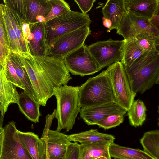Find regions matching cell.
Segmentation results:
<instances>
[{"label": "cell", "instance_id": "obj_1", "mask_svg": "<svg viewBox=\"0 0 159 159\" xmlns=\"http://www.w3.org/2000/svg\"><path fill=\"white\" fill-rule=\"evenodd\" d=\"M19 55L40 105L46 106L48 100L53 96L55 87L67 84L72 78L63 58L30 54Z\"/></svg>", "mask_w": 159, "mask_h": 159}, {"label": "cell", "instance_id": "obj_2", "mask_svg": "<svg viewBox=\"0 0 159 159\" xmlns=\"http://www.w3.org/2000/svg\"><path fill=\"white\" fill-rule=\"evenodd\" d=\"M124 67L133 92L143 93L159 83L158 48L146 52Z\"/></svg>", "mask_w": 159, "mask_h": 159}, {"label": "cell", "instance_id": "obj_3", "mask_svg": "<svg viewBox=\"0 0 159 159\" xmlns=\"http://www.w3.org/2000/svg\"><path fill=\"white\" fill-rule=\"evenodd\" d=\"M79 87L66 84L54 88L53 95L57 102L55 117L58 121L56 131L60 132L65 129L69 132L73 128L81 108Z\"/></svg>", "mask_w": 159, "mask_h": 159}, {"label": "cell", "instance_id": "obj_4", "mask_svg": "<svg viewBox=\"0 0 159 159\" xmlns=\"http://www.w3.org/2000/svg\"><path fill=\"white\" fill-rule=\"evenodd\" d=\"M79 102L81 108L116 102L109 76L106 70L89 78L79 87Z\"/></svg>", "mask_w": 159, "mask_h": 159}, {"label": "cell", "instance_id": "obj_5", "mask_svg": "<svg viewBox=\"0 0 159 159\" xmlns=\"http://www.w3.org/2000/svg\"><path fill=\"white\" fill-rule=\"evenodd\" d=\"M91 21L88 14L70 10L45 22L48 48L55 39L61 36L86 25Z\"/></svg>", "mask_w": 159, "mask_h": 159}, {"label": "cell", "instance_id": "obj_6", "mask_svg": "<svg viewBox=\"0 0 159 159\" xmlns=\"http://www.w3.org/2000/svg\"><path fill=\"white\" fill-rule=\"evenodd\" d=\"M111 83L116 102L127 111L136 94L132 91L124 66L121 61L114 63L106 70Z\"/></svg>", "mask_w": 159, "mask_h": 159}, {"label": "cell", "instance_id": "obj_7", "mask_svg": "<svg viewBox=\"0 0 159 159\" xmlns=\"http://www.w3.org/2000/svg\"><path fill=\"white\" fill-rule=\"evenodd\" d=\"M125 42L124 39L114 40L110 39L97 41L86 47L101 70L121 61Z\"/></svg>", "mask_w": 159, "mask_h": 159}, {"label": "cell", "instance_id": "obj_8", "mask_svg": "<svg viewBox=\"0 0 159 159\" xmlns=\"http://www.w3.org/2000/svg\"><path fill=\"white\" fill-rule=\"evenodd\" d=\"M91 32L90 25H86L61 36L49 45L46 56L63 58L84 45Z\"/></svg>", "mask_w": 159, "mask_h": 159}, {"label": "cell", "instance_id": "obj_9", "mask_svg": "<svg viewBox=\"0 0 159 159\" xmlns=\"http://www.w3.org/2000/svg\"><path fill=\"white\" fill-rule=\"evenodd\" d=\"M63 59L67 69L73 75L84 76L101 70L85 45L68 54Z\"/></svg>", "mask_w": 159, "mask_h": 159}, {"label": "cell", "instance_id": "obj_10", "mask_svg": "<svg viewBox=\"0 0 159 159\" xmlns=\"http://www.w3.org/2000/svg\"><path fill=\"white\" fill-rule=\"evenodd\" d=\"M17 130L14 121L3 128L0 159H33L20 143Z\"/></svg>", "mask_w": 159, "mask_h": 159}, {"label": "cell", "instance_id": "obj_11", "mask_svg": "<svg viewBox=\"0 0 159 159\" xmlns=\"http://www.w3.org/2000/svg\"><path fill=\"white\" fill-rule=\"evenodd\" d=\"M116 30V33L122 36L125 40L143 31L159 35V30L153 26L149 20L137 16L126 10Z\"/></svg>", "mask_w": 159, "mask_h": 159}, {"label": "cell", "instance_id": "obj_12", "mask_svg": "<svg viewBox=\"0 0 159 159\" xmlns=\"http://www.w3.org/2000/svg\"><path fill=\"white\" fill-rule=\"evenodd\" d=\"M127 110L116 102H111L85 108H81L80 117L88 125H96L99 121L113 115L124 116Z\"/></svg>", "mask_w": 159, "mask_h": 159}, {"label": "cell", "instance_id": "obj_13", "mask_svg": "<svg viewBox=\"0 0 159 159\" xmlns=\"http://www.w3.org/2000/svg\"><path fill=\"white\" fill-rule=\"evenodd\" d=\"M45 141L49 159H64L68 146L71 143L69 135L56 130H49Z\"/></svg>", "mask_w": 159, "mask_h": 159}, {"label": "cell", "instance_id": "obj_14", "mask_svg": "<svg viewBox=\"0 0 159 159\" xmlns=\"http://www.w3.org/2000/svg\"><path fill=\"white\" fill-rule=\"evenodd\" d=\"M30 34L27 39L30 54L34 56H46L48 49L45 22L30 24Z\"/></svg>", "mask_w": 159, "mask_h": 159}, {"label": "cell", "instance_id": "obj_15", "mask_svg": "<svg viewBox=\"0 0 159 159\" xmlns=\"http://www.w3.org/2000/svg\"><path fill=\"white\" fill-rule=\"evenodd\" d=\"M17 133L20 143L33 159H46L47 148L44 140L32 132L17 130Z\"/></svg>", "mask_w": 159, "mask_h": 159}, {"label": "cell", "instance_id": "obj_16", "mask_svg": "<svg viewBox=\"0 0 159 159\" xmlns=\"http://www.w3.org/2000/svg\"><path fill=\"white\" fill-rule=\"evenodd\" d=\"M25 2L26 23L45 22L52 8L49 0H25Z\"/></svg>", "mask_w": 159, "mask_h": 159}, {"label": "cell", "instance_id": "obj_17", "mask_svg": "<svg viewBox=\"0 0 159 159\" xmlns=\"http://www.w3.org/2000/svg\"><path fill=\"white\" fill-rule=\"evenodd\" d=\"M126 11L148 20L159 8V0H124Z\"/></svg>", "mask_w": 159, "mask_h": 159}, {"label": "cell", "instance_id": "obj_18", "mask_svg": "<svg viewBox=\"0 0 159 159\" xmlns=\"http://www.w3.org/2000/svg\"><path fill=\"white\" fill-rule=\"evenodd\" d=\"M19 94L16 87L7 80L4 68L0 65V105L4 114L10 104H17Z\"/></svg>", "mask_w": 159, "mask_h": 159}, {"label": "cell", "instance_id": "obj_19", "mask_svg": "<svg viewBox=\"0 0 159 159\" xmlns=\"http://www.w3.org/2000/svg\"><path fill=\"white\" fill-rule=\"evenodd\" d=\"M17 104L20 111L29 120L35 123L39 122L41 115L40 105L35 98L23 91L19 94Z\"/></svg>", "mask_w": 159, "mask_h": 159}, {"label": "cell", "instance_id": "obj_20", "mask_svg": "<svg viewBox=\"0 0 159 159\" xmlns=\"http://www.w3.org/2000/svg\"><path fill=\"white\" fill-rule=\"evenodd\" d=\"M111 143L99 141L79 144L80 159H95L101 157L111 159L109 147Z\"/></svg>", "mask_w": 159, "mask_h": 159}, {"label": "cell", "instance_id": "obj_21", "mask_svg": "<svg viewBox=\"0 0 159 159\" xmlns=\"http://www.w3.org/2000/svg\"><path fill=\"white\" fill-rule=\"evenodd\" d=\"M126 11L124 0H108L102 9L103 17L109 19L112 25L109 30L117 29Z\"/></svg>", "mask_w": 159, "mask_h": 159}, {"label": "cell", "instance_id": "obj_22", "mask_svg": "<svg viewBox=\"0 0 159 159\" xmlns=\"http://www.w3.org/2000/svg\"><path fill=\"white\" fill-rule=\"evenodd\" d=\"M111 157L116 159H154L143 150L122 146L114 143L109 147Z\"/></svg>", "mask_w": 159, "mask_h": 159}, {"label": "cell", "instance_id": "obj_23", "mask_svg": "<svg viewBox=\"0 0 159 159\" xmlns=\"http://www.w3.org/2000/svg\"><path fill=\"white\" fill-rule=\"evenodd\" d=\"M70 140L79 142L81 144L99 141L114 142V136L111 134L99 132L97 129H91L69 135Z\"/></svg>", "mask_w": 159, "mask_h": 159}, {"label": "cell", "instance_id": "obj_24", "mask_svg": "<svg viewBox=\"0 0 159 159\" xmlns=\"http://www.w3.org/2000/svg\"><path fill=\"white\" fill-rule=\"evenodd\" d=\"M148 51H146L134 37L125 40L123 57L121 62L124 66H128L140 56Z\"/></svg>", "mask_w": 159, "mask_h": 159}, {"label": "cell", "instance_id": "obj_25", "mask_svg": "<svg viewBox=\"0 0 159 159\" xmlns=\"http://www.w3.org/2000/svg\"><path fill=\"white\" fill-rule=\"evenodd\" d=\"M8 57L24 86V89L23 91L28 93L36 99L35 94L30 79L19 55L10 52Z\"/></svg>", "mask_w": 159, "mask_h": 159}, {"label": "cell", "instance_id": "obj_26", "mask_svg": "<svg viewBox=\"0 0 159 159\" xmlns=\"http://www.w3.org/2000/svg\"><path fill=\"white\" fill-rule=\"evenodd\" d=\"M143 151L154 159H159V130L145 132L140 139Z\"/></svg>", "mask_w": 159, "mask_h": 159}, {"label": "cell", "instance_id": "obj_27", "mask_svg": "<svg viewBox=\"0 0 159 159\" xmlns=\"http://www.w3.org/2000/svg\"><path fill=\"white\" fill-rule=\"evenodd\" d=\"M146 110L145 104L142 100H134L127 111L130 125L135 127L142 126L146 119Z\"/></svg>", "mask_w": 159, "mask_h": 159}, {"label": "cell", "instance_id": "obj_28", "mask_svg": "<svg viewBox=\"0 0 159 159\" xmlns=\"http://www.w3.org/2000/svg\"><path fill=\"white\" fill-rule=\"evenodd\" d=\"M2 5L3 19L8 38L10 52L20 55L22 53L10 18L7 6L4 3H2Z\"/></svg>", "mask_w": 159, "mask_h": 159}, {"label": "cell", "instance_id": "obj_29", "mask_svg": "<svg viewBox=\"0 0 159 159\" xmlns=\"http://www.w3.org/2000/svg\"><path fill=\"white\" fill-rule=\"evenodd\" d=\"M7 7L10 18L18 39L22 54H30L27 41L23 36L22 21L17 14L9 8L8 6Z\"/></svg>", "mask_w": 159, "mask_h": 159}, {"label": "cell", "instance_id": "obj_30", "mask_svg": "<svg viewBox=\"0 0 159 159\" xmlns=\"http://www.w3.org/2000/svg\"><path fill=\"white\" fill-rule=\"evenodd\" d=\"M10 53L9 43L3 17L2 3H0V65L4 67Z\"/></svg>", "mask_w": 159, "mask_h": 159}, {"label": "cell", "instance_id": "obj_31", "mask_svg": "<svg viewBox=\"0 0 159 159\" xmlns=\"http://www.w3.org/2000/svg\"><path fill=\"white\" fill-rule=\"evenodd\" d=\"M49 1L52 8L45 18V22L71 10L69 4L63 0H49Z\"/></svg>", "mask_w": 159, "mask_h": 159}, {"label": "cell", "instance_id": "obj_32", "mask_svg": "<svg viewBox=\"0 0 159 159\" xmlns=\"http://www.w3.org/2000/svg\"><path fill=\"white\" fill-rule=\"evenodd\" d=\"M3 68L7 80L15 87H19L24 90V86L18 77L8 56L6 59L5 65Z\"/></svg>", "mask_w": 159, "mask_h": 159}, {"label": "cell", "instance_id": "obj_33", "mask_svg": "<svg viewBox=\"0 0 159 159\" xmlns=\"http://www.w3.org/2000/svg\"><path fill=\"white\" fill-rule=\"evenodd\" d=\"M3 2L18 15L23 22L27 23L25 0H4Z\"/></svg>", "mask_w": 159, "mask_h": 159}, {"label": "cell", "instance_id": "obj_34", "mask_svg": "<svg viewBox=\"0 0 159 159\" xmlns=\"http://www.w3.org/2000/svg\"><path fill=\"white\" fill-rule=\"evenodd\" d=\"M124 120V116L113 115L98 121L96 125L105 129H108L119 125Z\"/></svg>", "mask_w": 159, "mask_h": 159}, {"label": "cell", "instance_id": "obj_35", "mask_svg": "<svg viewBox=\"0 0 159 159\" xmlns=\"http://www.w3.org/2000/svg\"><path fill=\"white\" fill-rule=\"evenodd\" d=\"M64 159H80L79 144L71 143L68 146Z\"/></svg>", "mask_w": 159, "mask_h": 159}, {"label": "cell", "instance_id": "obj_36", "mask_svg": "<svg viewBox=\"0 0 159 159\" xmlns=\"http://www.w3.org/2000/svg\"><path fill=\"white\" fill-rule=\"evenodd\" d=\"M81 10L82 13L87 14L93 5L95 0H74Z\"/></svg>", "mask_w": 159, "mask_h": 159}, {"label": "cell", "instance_id": "obj_37", "mask_svg": "<svg viewBox=\"0 0 159 159\" xmlns=\"http://www.w3.org/2000/svg\"><path fill=\"white\" fill-rule=\"evenodd\" d=\"M55 111L56 109H55L52 114H48L46 116L45 126L41 138H43L46 137L48 131L50 130L52 120L55 117Z\"/></svg>", "mask_w": 159, "mask_h": 159}, {"label": "cell", "instance_id": "obj_38", "mask_svg": "<svg viewBox=\"0 0 159 159\" xmlns=\"http://www.w3.org/2000/svg\"><path fill=\"white\" fill-rule=\"evenodd\" d=\"M159 8H158L154 13L151 19L149 20L151 24L157 30H159Z\"/></svg>", "mask_w": 159, "mask_h": 159}, {"label": "cell", "instance_id": "obj_39", "mask_svg": "<svg viewBox=\"0 0 159 159\" xmlns=\"http://www.w3.org/2000/svg\"><path fill=\"white\" fill-rule=\"evenodd\" d=\"M22 29L23 36L27 41V38L30 34V24L22 22Z\"/></svg>", "mask_w": 159, "mask_h": 159}, {"label": "cell", "instance_id": "obj_40", "mask_svg": "<svg viewBox=\"0 0 159 159\" xmlns=\"http://www.w3.org/2000/svg\"><path fill=\"white\" fill-rule=\"evenodd\" d=\"M103 24L104 27L108 29L109 30L111 27L112 23L111 21L109 19L104 17L102 18Z\"/></svg>", "mask_w": 159, "mask_h": 159}, {"label": "cell", "instance_id": "obj_41", "mask_svg": "<svg viewBox=\"0 0 159 159\" xmlns=\"http://www.w3.org/2000/svg\"><path fill=\"white\" fill-rule=\"evenodd\" d=\"M4 114L2 108L0 105V127L1 128L3 127Z\"/></svg>", "mask_w": 159, "mask_h": 159}, {"label": "cell", "instance_id": "obj_42", "mask_svg": "<svg viewBox=\"0 0 159 159\" xmlns=\"http://www.w3.org/2000/svg\"><path fill=\"white\" fill-rule=\"evenodd\" d=\"M3 135V130L0 133V157L1 154L2 143Z\"/></svg>", "mask_w": 159, "mask_h": 159}, {"label": "cell", "instance_id": "obj_43", "mask_svg": "<svg viewBox=\"0 0 159 159\" xmlns=\"http://www.w3.org/2000/svg\"><path fill=\"white\" fill-rule=\"evenodd\" d=\"M95 159H108L105 157H98V158H97Z\"/></svg>", "mask_w": 159, "mask_h": 159}, {"label": "cell", "instance_id": "obj_44", "mask_svg": "<svg viewBox=\"0 0 159 159\" xmlns=\"http://www.w3.org/2000/svg\"><path fill=\"white\" fill-rule=\"evenodd\" d=\"M3 130V127L1 128L0 127V133Z\"/></svg>", "mask_w": 159, "mask_h": 159}, {"label": "cell", "instance_id": "obj_45", "mask_svg": "<svg viewBox=\"0 0 159 159\" xmlns=\"http://www.w3.org/2000/svg\"><path fill=\"white\" fill-rule=\"evenodd\" d=\"M46 159H49V157H48V154L47 152V158H46Z\"/></svg>", "mask_w": 159, "mask_h": 159}, {"label": "cell", "instance_id": "obj_46", "mask_svg": "<svg viewBox=\"0 0 159 159\" xmlns=\"http://www.w3.org/2000/svg\"><path fill=\"white\" fill-rule=\"evenodd\" d=\"M114 159H116L114 158Z\"/></svg>", "mask_w": 159, "mask_h": 159}]
</instances>
